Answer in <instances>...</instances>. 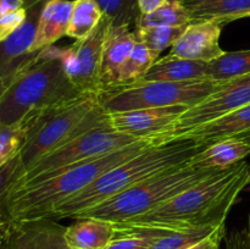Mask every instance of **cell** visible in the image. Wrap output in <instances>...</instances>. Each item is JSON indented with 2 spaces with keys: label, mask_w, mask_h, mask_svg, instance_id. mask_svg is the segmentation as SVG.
<instances>
[{
  "label": "cell",
  "mask_w": 250,
  "mask_h": 249,
  "mask_svg": "<svg viewBox=\"0 0 250 249\" xmlns=\"http://www.w3.org/2000/svg\"><path fill=\"white\" fill-rule=\"evenodd\" d=\"M250 183L246 161L215 173L146 214L116 226L181 231L225 224L242 190Z\"/></svg>",
  "instance_id": "cell-1"
},
{
  "label": "cell",
  "mask_w": 250,
  "mask_h": 249,
  "mask_svg": "<svg viewBox=\"0 0 250 249\" xmlns=\"http://www.w3.org/2000/svg\"><path fill=\"white\" fill-rule=\"evenodd\" d=\"M151 144L150 138L59 171L37 185L12 188L0 197V214L10 224L46 219L58 205L82 192L103 173L129 160Z\"/></svg>",
  "instance_id": "cell-2"
},
{
  "label": "cell",
  "mask_w": 250,
  "mask_h": 249,
  "mask_svg": "<svg viewBox=\"0 0 250 249\" xmlns=\"http://www.w3.org/2000/svg\"><path fill=\"white\" fill-rule=\"evenodd\" d=\"M205 148L192 139L151 144L129 160L103 173L92 185L66 199L46 219H73L76 215L106 202L133 186L188 163Z\"/></svg>",
  "instance_id": "cell-3"
},
{
  "label": "cell",
  "mask_w": 250,
  "mask_h": 249,
  "mask_svg": "<svg viewBox=\"0 0 250 249\" xmlns=\"http://www.w3.org/2000/svg\"><path fill=\"white\" fill-rule=\"evenodd\" d=\"M110 124L100 94L81 93L62 103L36 110L26 143L19 153L21 175L37 160L77 137Z\"/></svg>",
  "instance_id": "cell-4"
},
{
  "label": "cell",
  "mask_w": 250,
  "mask_h": 249,
  "mask_svg": "<svg viewBox=\"0 0 250 249\" xmlns=\"http://www.w3.org/2000/svg\"><path fill=\"white\" fill-rule=\"evenodd\" d=\"M81 94L63 70L59 49L38 51L36 60L19 72L0 98V128L21 121L31 111L62 103Z\"/></svg>",
  "instance_id": "cell-5"
},
{
  "label": "cell",
  "mask_w": 250,
  "mask_h": 249,
  "mask_svg": "<svg viewBox=\"0 0 250 249\" xmlns=\"http://www.w3.org/2000/svg\"><path fill=\"white\" fill-rule=\"evenodd\" d=\"M222 170L195 167L188 163L148 178L106 202L76 215L73 219H98L122 224L146 214L180 193L194 187Z\"/></svg>",
  "instance_id": "cell-6"
},
{
  "label": "cell",
  "mask_w": 250,
  "mask_h": 249,
  "mask_svg": "<svg viewBox=\"0 0 250 249\" xmlns=\"http://www.w3.org/2000/svg\"><path fill=\"white\" fill-rule=\"evenodd\" d=\"M214 80L188 82H138L107 88L100 93V105L107 114L139 109L199 104L219 88Z\"/></svg>",
  "instance_id": "cell-7"
},
{
  "label": "cell",
  "mask_w": 250,
  "mask_h": 249,
  "mask_svg": "<svg viewBox=\"0 0 250 249\" xmlns=\"http://www.w3.org/2000/svg\"><path fill=\"white\" fill-rule=\"evenodd\" d=\"M148 138H137L114 131L110 124L98 127L37 160L9 188L37 185L66 167L126 148ZM7 189V190H9ZM6 190V192H7Z\"/></svg>",
  "instance_id": "cell-8"
},
{
  "label": "cell",
  "mask_w": 250,
  "mask_h": 249,
  "mask_svg": "<svg viewBox=\"0 0 250 249\" xmlns=\"http://www.w3.org/2000/svg\"><path fill=\"white\" fill-rule=\"evenodd\" d=\"M250 104V73L220 82L219 88L199 104L188 107L170 127L151 138L155 144L167 143L173 136L200 126Z\"/></svg>",
  "instance_id": "cell-9"
},
{
  "label": "cell",
  "mask_w": 250,
  "mask_h": 249,
  "mask_svg": "<svg viewBox=\"0 0 250 249\" xmlns=\"http://www.w3.org/2000/svg\"><path fill=\"white\" fill-rule=\"evenodd\" d=\"M109 26L110 21L103 16L87 38L76 41L66 49H59L66 76L80 93H102L103 45Z\"/></svg>",
  "instance_id": "cell-10"
},
{
  "label": "cell",
  "mask_w": 250,
  "mask_h": 249,
  "mask_svg": "<svg viewBox=\"0 0 250 249\" xmlns=\"http://www.w3.org/2000/svg\"><path fill=\"white\" fill-rule=\"evenodd\" d=\"M48 0H32L27 6V17L23 23L5 41L0 42V73L16 76L31 65L37 58L31 53L32 44L36 39L42 10Z\"/></svg>",
  "instance_id": "cell-11"
},
{
  "label": "cell",
  "mask_w": 250,
  "mask_h": 249,
  "mask_svg": "<svg viewBox=\"0 0 250 249\" xmlns=\"http://www.w3.org/2000/svg\"><path fill=\"white\" fill-rule=\"evenodd\" d=\"M187 109V106L180 105L114 112L109 114V122L112 129L119 133L151 139L159 132L170 127Z\"/></svg>",
  "instance_id": "cell-12"
},
{
  "label": "cell",
  "mask_w": 250,
  "mask_h": 249,
  "mask_svg": "<svg viewBox=\"0 0 250 249\" xmlns=\"http://www.w3.org/2000/svg\"><path fill=\"white\" fill-rule=\"evenodd\" d=\"M222 26L217 21L190 22L171 46L170 55L208 63L216 60L225 54L220 46Z\"/></svg>",
  "instance_id": "cell-13"
},
{
  "label": "cell",
  "mask_w": 250,
  "mask_h": 249,
  "mask_svg": "<svg viewBox=\"0 0 250 249\" xmlns=\"http://www.w3.org/2000/svg\"><path fill=\"white\" fill-rule=\"evenodd\" d=\"M65 229L53 219L9 222L4 249H71L65 241Z\"/></svg>",
  "instance_id": "cell-14"
},
{
  "label": "cell",
  "mask_w": 250,
  "mask_h": 249,
  "mask_svg": "<svg viewBox=\"0 0 250 249\" xmlns=\"http://www.w3.org/2000/svg\"><path fill=\"white\" fill-rule=\"evenodd\" d=\"M229 138L246 139L250 142V104L216 117L207 124L181 132L168 142L192 139L208 146L215 142Z\"/></svg>",
  "instance_id": "cell-15"
},
{
  "label": "cell",
  "mask_w": 250,
  "mask_h": 249,
  "mask_svg": "<svg viewBox=\"0 0 250 249\" xmlns=\"http://www.w3.org/2000/svg\"><path fill=\"white\" fill-rule=\"evenodd\" d=\"M136 37L128 26H112L110 23L104 39L102 55L103 90L117 84L119 73L136 45ZM102 90V92H103Z\"/></svg>",
  "instance_id": "cell-16"
},
{
  "label": "cell",
  "mask_w": 250,
  "mask_h": 249,
  "mask_svg": "<svg viewBox=\"0 0 250 249\" xmlns=\"http://www.w3.org/2000/svg\"><path fill=\"white\" fill-rule=\"evenodd\" d=\"M72 7L73 1L70 0H48L45 2L42 10L31 53L49 48L66 36Z\"/></svg>",
  "instance_id": "cell-17"
},
{
  "label": "cell",
  "mask_w": 250,
  "mask_h": 249,
  "mask_svg": "<svg viewBox=\"0 0 250 249\" xmlns=\"http://www.w3.org/2000/svg\"><path fill=\"white\" fill-rule=\"evenodd\" d=\"M209 63L187 60L168 54L159 58L141 81L144 82H188L209 80Z\"/></svg>",
  "instance_id": "cell-18"
},
{
  "label": "cell",
  "mask_w": 250,
  "mask_h": 249,
  "mask_svg": "<svg viewBox=\"0 0 250 249\" xmlns=\"http://www.w3.org/2000/svg\"><path fill=\"white\" fill-rule=\"evenodd\" d=\"M250 155V142L229 138L215 142L193 155L188 164L195 167L226 170Z\"/></svg>",
  "instance_id": "cell-19"
},
{
  "label": "cell",
  "mask_w": 250,
  "mask_h": 249,
  "mask_svg": "<svg viewBox=\"0 0 250 249\" xmlns=\"http://www.w3.org/2000/svg\"><path fill=\"white\" fill-rule=\"evenodd\" d=\"M114 236L112 222L90 217L77 219L65 229V241L71 249H105Z\"/></svg>",
  "instance_id": "cell-20"
},
{
  "label": "cell",
  "mask_w": 250,
  "mask_h": 249,
  "mask_svg": "<svg viewBox=\"0 0 250 249\" xmlns=\"http://www.w3.org/2000/svg\"><path fill=\"white\" fill-rule=\"evenodd\" d=\"M192 22L217 21L226 24L250 16V0H182Z\"/></svg>",
  "instance_id": "cell-21"
},
{
  "label": "cell",
  "mask_w": 250,
  "mask_h": 249,
  "mask_svg": "<svg viewBox=\"0 0 250 249\" xmlns=\"http://www.w3.org/2000/svg\"><path fill=\"white\" fill-rule=\"evenodd\" d=\"M102 19L103 12L94 0H73L66 36L75 41H82L94 31Z\"/></svg>",
  "instance_id": "cell-22"
},
{
  "label": "cell",
  "mask_w": 250,
  "mask_h": 249,
  "mask_svg": "<svg viewBox=\"0 0 250 249\" xmlns=\"http://www.w3.org/2000/svg\"><path fill=\"white\" fill-rule=\"evenodd\" d=\"M192 22L189 11L182 0H167L150 14H142L137 21V28L143 27H181Z\"/></svg>",
  "instance_id": "cell-23"
},
{
  "label": "cell",
  "mask_w": 250,
  "mask_h": 249,
  "mask_svg": "<svg viewBox=\"0 0 250 249\" xmlns=\"http://www.w3.org/2000/svg\"><path fill=\"white\" fill-rule=\"evenodd\" d=\"M250 73V49L239 51H225L222 56L209 62V80H232Z\"/></svg>",
  "instance_id": "cell-24"
},
{
  "label": "cell",
  "mask_w": 250,
  "mask_h": 249,
  "mask_svg": "<svg viewBox=\"0 0 250 249\" xmlns=\"http://www.w3.org/2000/svg\"><path fill=\"white\" fill-rule=\"evenodd\" d=\"M34 112L36 110L27 114L21 121L0 128V167L14 159L23 148Z\"/></svg>",
  "instance_id": "cell-25"
},
{
  "label": "cell",
  "mask_w": 250,
  "mask_h": 249,
  "mask_svg": "<svg viewBox=\"0 0 250 249\" xmlns=\"http://www.w3.org/2000/svg\"><path fill=\"white\" fill-rule=\"evenodd\" d=\"M158 59V55L149 50L146 45L137 42L132 53L127 58L126 62L120 70L117 84L115 87L141 81Z\"/></svg>",
  "instance_id": "cell-26"
},
{
  "label": "cell",
  "mask_w": 250,
  "mask_h": 249,
  "mask_svg": "<svg viewBox=\"0 0 250 249\" xmlns=\"http://www.w3.org/2000/svg\"><path fill=\"white\" fill-rule=\"evenodd\" d=\"M187 26L181 27H143L133 32L136 42L146 45L155 55L160 56L165 49L171 48L182 36Z\"/></svg>",
  "instance_id": "cell-27"
},
{
  "label": "cell",
  "mask_w": 250,
  "mask_h": 249,
  "mask_svg": "<svg viewBox=\"0 0 250 249\" xmlns=\"http://www.w3.org/2000/svg\"><path fill=\"white\" fill-rule=\"evenodd\" d=\"M112 26H131L141 16L138 0H94Z\"/></svg>",
  "instance_id": "cell-28"
},
{
  "label": "cell",
  "mask_w": 250,
  "mask_h": 249,
  "mask_svg": "<svg viewBox=\"0 0 250 249\" xmlns=\"http://www.w3.org/2000/svg\"><path fill=\"white\" fill-rule=\"evenodd\" d=\"M20 176H21V164L17 154L14 159L0 167V197L14 185Z\"/></svg>",
  "instance_id": "cell-29"
},
{
  "label": "cell",
  "mask_w": 250,
  "mask_h": 249,
  "mask_svg": "<svg viewBox=\"0 0 250 249\" xmlns=\"http://www.w3.org/2000/svg\"><path fill=\"white\" fill-rule=\"evenodd\" d=\"M27 17V6L24 5L21 9L6 15L0 19V42L9 38L20 26L24 22Z\"/></svg>",
  "instance_id": "cell-30"
},
{
  "label": "cell",
  "mask_w": 250,
  "mask_h": 249,
  "mask_svg": "<svg viewBox=\"0 0 250 249\" xmlns=\"http://www.w3.org/2000/svg\"><path fill=\"white\" fill-rule=\"evenodd\" d=\"M224 241L226 249H250V214L246 227L226 233Z\"/></svg>",
  "instance_id": "cell-31"
},
{
  "label": "cell",
  "mask_w": 250,
  "mask_h": 249,
  "mask_svg": "<svg viewBox=\"0 0 250 249\" xmlns=\"http://www.w3.org/2000/svg\"><path fill=\"white\" fill-rule=\"evenodd\" d=\"M225 236H226V225L224 224L217 227L207 238L188 247L187 249H220V246H221V242L225 239Z\"/></svg>",
  "instance_id": "cell-32"
},
{
  "label": "cell",
  "mask_w": 250,
  "mask_h": 249,
  "mask_svg": "<svg viewBox=\"0 0 250 249\" xmlns=\"http://www.w3.org/2000/svg\"><path fill=\"white\" fill-rule=\"evenodd\" d=\"M26 5V0H0V19L21 9Z\"/></svg>",
  "instance_id": "cell-33"
},
{
  "label": "cell",
  "mask_w": 250,
  "mask_h": 249,
  "mask_svg": "<svg viewBox=\"0 0 250 249\" xmlns=\"http://www.w3.org/2000/svg\"><path fill=\"white\" fill-rule=\"evenodd\" d=\"M167 0H138V6L141 14H150L164 5Z\"/></svg>",
  "instance_id": "cell-34"
},
{
  "label": "cell",
  "mask_w": 250,
  "mask_h": 249,
  "mask_svg": "<svg viewBox=\"0 0 250 249\" xmlns=\"http://www.w3.org/2000/svg\"><path fill=\"white\" fill-rule=\"evenodd\" d=\"M15 77H16V76H6L0 73V98L2 97L5 90H6L7 88H9V85L11 84V82L14 81Z\"/></svg>",
  "instance_id": "cell-35"
},
{
  "label": "cell",
  "mask_w": 250,
  "mask_h": 249,
  "mask_svg": "<svg viewBox=\"0 0 250 249\" xmlns=\"http://www.w3.org/2000/svg\"><path fill=\"white\" fill-rule=\"evenodd\" d=\"M7 231H9V222L0 226V249H4L5 242L7 238Z\"/></svg>",
  "instance_id": "cell-36"
},
{
  "label": "cell",
  "mask_w": 250,
  "mask_h": 249,
  "mask_svg": "<svg viewBox=\"0 0 250 249\" xmlns=\"http://www.w3.org/2000/svg\"><path fill=\"white\" fill-rule=\"evenodd\" d=\"M6 220H5V217L2 216L1 214H0V226H1V225H4V224H6Z\"/></svg>",
  "instance_id": "cell-37"
},
{
  "label": "cell",
  "mask_w": 250,
  "mask_h": 249,
  "mask_svg": "<svg viewBox=\"0 0 250 249\" xmlns=\"http://www.w3.org/2000/svg\"><path fill=\"white\" fill-rule=\"evenodd\" d=\"M249 17H250V16H249Z\"/></svg>",
  "instance_id": "cell-38"
}]
</instances>
